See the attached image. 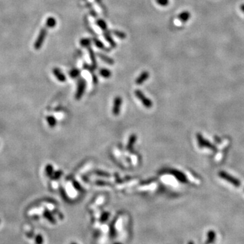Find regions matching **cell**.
<instances>
[{
    "instance_id": "obj_8",
    "label": "cell",
    "mask_w": 244,
    "mask_h": 244,
    "mask_svg": "<svg viewBox=\"0 0 244 244\" xmlns=\"http://www.w3.org/2000/svg\"><path fill=\"white\" fill-rule=\"evenodd\" d=\"M149 77V73L148 71H143L141 74H140L136 80V83L137 85H141L146 80H147Z\"/></svg>"
},
{
    "instance_id": "obj_11",
    "label": "cell",
    "mask_w": 244,
    "mask_h": 244,
    "mask_svg": "<svg viewBox=\"0 0 244 244\" xmlns=\"http://www.w3.org/2000/svg\"><path fill=\"white\" fill-rule=\"evenodd\" d=\"M98 56L99 58H101L102 60L104 61V62L106 63H107V64H113L115 63V61H114L113 59L110 58L109 56H107V55L102 54V53H98Z\"/></svg>"
},
{
    "instance_id": "obj_18",
    "label": "cell",
    "mask_w": 244,
    "mask_h": 244,
    "mask_svg": "<svg viewBox=\"0 0 244 244\" xmlns=\"http://www.w3.org/2000/svg\"><path fill=\"white\" fill-rule=\"evenodd\" d=\"M46 120H47V122H48V123L49 124V125H50V127L52 128V127H54V126L56 125V119H55V118L54 117H52V116H48V117H47Z\"/></svg>"
},
{
    "instance_id": "obj_12",
    "label": "cell",
    "mask_w": 244,
    "mask_h": 244,
    "mask_svg": "<svg viewBox=\"0 0 244 244\" xmlns=\"http://www.w3.org/2000/svg\"><path fill=\"white\" fill-rule=\"evenodd\" d=\"M104 36H105V40L109 42L110 46H111V47H113V48L116 47V43L115 41L113 40V39L111 37V36L110 35L109 33L108 32V31H104Z\"/></svg>"
},
{
    "instance_id": "obj_24",
    "label": "cell",
    "mask_w": 244,
    "mask_h": 244,
    "mask_svg": "<svg viewBox=\"0 0 244 244\" xmlns=\"http://www.w3.org/2000/svg\"><path fill=\"white\" fill-rule=\"evenodd\" d=\"M156 1L161 6H166L169 3V0H156Z\"/></svg>"
},
{
    "instance_id": "obj_5",
    "label": "cell",
    "mask_w": 244,
    "mask_h": 244,
    "mask_svg": "<svg viewBox=\"0 0 244 244\" xmlns=\"http://www.w3.org/2000/svg\"><path fill=\"white\" fill-rule=\"evenodd\" d=\"M135 95L138 97V98L140 100V101L142 103V105H143L145 107L150 108L152 107V102L150 101L149 99L147 98L143 93L140 90H136L135 91Z\"/></svg>"
},
{
    "instance_id": "obj_7",
    "label": "cell",
    "mask_w": 244,
    "mask_h": 244,
    "mask_svg": "<svg viewBox=\"0 0 244 244\" xmlns=\"http://www.w3.org/2000/svg\"><path fill=\"white\" fill-rule=\"evenodd\" d=\"M52 73L54 76L56 77V78L60 82H64V81H66V77L64 76V75L63 74L60 69L55 67L52 69Z\"/></svg>"
},
{
    "instance_id": "obj_28",
    "label": "cell",
    "mask_w": 244,
    "mask_h": 244,
    "mask_svg": "<svg viewBox=\"0 0 244 244\" xmlns=\"http://www.w3.org/2000/svg\"><path fill=\"white\" fill-rule=\"evenodd\" d=\"M114 244H121V243H114Z\"/></svg>"
},
{
    "instance_id": "obj_27",
    "label": "cell",
    "mask_w": 244,
    "mask_h": 244,
    "mask_svg": "<svg viewBox=\"0 0 244 244\" xmlns=\"http://www.w3.org/2000/svg\"><path fill=\"white\" fill-rule=\"evenodd\" d=\"M70 244H77V243H75V242H72V243H71Z\"/></svg>"
},
{
    "instance_id": "obj_3",
    "label": "cell",
    "mask_w": 244,
    "mask_h": 244,
    "mask_svg": "<svg viewBox=\"0 0 244 244\" xmlns=\"http://www.w3.org/2000/svg\"><path fill=\"white\" fill-rule=\"evenodd\" d=\"M197 138L199 147L207 148L214 150V151H217V148L216 147L215 145H214L212 143H211L209 140L205 139L201 134H197Z\"/></svg>"
},
{
    "instance_id": "obj_4",
    "label": "cell",
    "mask_w": 244,
    "mask_h": 244,
    "mask_svg": "<svg viewBox=\"0 0 244 244\" xmlns=\"http://www.w3.org/2000/svg\"><path fill=\"white\" fill-rule=\"evenodd\" d=\"M85 86H86V82H85L84 79H79L78 81V84H77V89L76 92V94H75V98L77 100L81 98V97L82 96L85 92Z\"/></svg>"
},
{
    "instance_id": "obj_26",
    "label": "cell",
    "mask_w": 244,
    "mask_h": 244,
    "mask_svg": "<svg viewBox=\"0 0 244 244\" xmlns=\"http://www.w3.org/2000/svg\"><path fill=\"white\" fill-rule=\"evenodd\" d=\"M188 244H195V243H194V242H193V241H189Z\"/></svg>"
},
{
    "instance_id": "obj_6",
    "label": "cell",
    "mask_w": 244,
    "mask_h": 244,
    "mask_svg": "<svg viewBox=\"0 0 244 244\" xmlns=\"http://www.w3.org/2000/svg\"><path fill=\"white\" fill-rule=\"evenodd\" d=\"M122 103L121 98L119 96H117L114 100L113 106V113L114 115H119L120 109H121V106Z\"/></svg>"
},
{
    "instance_id": "obj_17",
    "label": "cell",
    "mask_w": 244,
    "mask_h": 244,
    "mask_svg": "<svg viewBox=\"0 0 244 244\" xmlns=\"http://www.w3.org/2000/svg\"><path fill=\"white\" fill-rule=\"evenodd\" d=\"M112 32H113V33L115 35L116 37H117L118 38L121 39V40H124V39H125L126 37V35L125 33L120 31L113 30V31H112Z\"/></svg>"
},
{
    "instance_id": "obj_23",
    "label": "cell",
    "mask_w": 244,
    "mask_h": 244,
    "mask_svg": "<svg viewBox=\"0 0 244 244\" xmlns=\"http://www.w3.org/2000/svg\"><path fill=\"white\" fill-rule=\"evenodd\" d=\"M44 215H45V216H46V218L48 219V220H50L51 222V223H55V220H54V218H53L52 216V215L50 214V213L49 212V211H45Z\"/></svg>"
},
{
    "instance_id": "obj_21",
    "label": "cell",
    "mask_w": 244,
    "mask_h": 244,
    "mask_svg": "<svg viewBox=\"0 0 244 244\" xmlns=\"http://www.w3.org/2000/svg\"><path fill=\"white\" fill-rule=\"evenodd\" d=\"M79 73H80V71L78 69H73V70L69 72V75L72 78H75V77H77L79 75Z\"/></svg>"
},
{
    "instance_id": "obj_19",
    "label": "cell",
    "mask_w": 244,
    "mask_h": 244,
    "mask_svg": "<svg viewBox=\"0 0 244 244\" xmlns=\"http://www.w3.org/2000/svg\"><path fill=\"white\" fill-rule=\"evenodd\" d=\"M91 44V40L88 38H83L80 40V45L83 47H88Z\"/></svg>"
},
{
    "instance_id": "obj_20",
    "label": "cell",
    "mask_w": 244,
    "mask_h": 244,
    "mask_svg": "<svg viewBox=\"0 0 244 244\" xmlns=\"http://www.w3.org/2000/svg\"><path fill=\"white\" fill-rule=\"evenodd\" d=\"M178 18H180V19L181 20H182V21L185 22V21H186V20L189 19V14L187 12H182V13H181L180 14V15L178 16Z\"/></svg>"
},
{
    "instance_id": "obj_13",
    "label": "cell",
    "mask_w": 244,
    "mask_h": 244,
    "mask_svg": "<svg viewBox=\"0 0 244 244\" xmlns=\"http://www.w3.org/2000/svg\"><path fill=\"white\" fill-rule=\"evenodd\" d=\"M88 52H89V57H90V60H91V62H92V67L94 69H96V68L97 64H96V57H95L94 52L92 49H91L90 48H88Z\"/></svg>"
},
{
    "instance_id": "obj_9",
    "label": "cell",
    "mask_w": 244,
    "mask_h": 244,
    "mask_svg": "<svg viewBox=\"0 0 244 244\" xmlns=\"http://www.w3.org/2000/svg\"><path fill=\"white\" fill-rule=\"evenodd\" d=\"M171 173L172 175L176 177L178 180H180L182 182H187V178L184 174H183L182 172L180 171H178L176 170H171Z\"/></svg>"
},
{
    "instance_id": "obj_10",
    "label": "cell",
    "mask_w": 244,
    "mask_h": 244,
    "mask_svg": "<svg viewBox=\"0 0 244 244\" xmlns=\"http://www.w3.org/2000/svg\"><path fill=\"white\" fill-rule=\"evenodd\" d=\"M216 238V232L213 230H209L207 232V241L206 244H211L213 243L215 241Z\"/></svg>"
},
{
    "instance_id": "obj_16",
    "label": "cell",
    "mask_w": 244,
    "mask_h": 244,
    "mask_svg": "<svg viewBox=\"0 0 244 244\" xmlns=\"http://www.w3.org/2000/svg\"><path fill=\"white\" fill-rule=\"evenodd\" d=\"M96 24H97V25L103 31H107V24H106L105 20H103L102 19L98 20L96 21Z\"/></svg>"
},
{
    "instance_id": "obj_1",
    "label": "cell",
    "mask_w": 244,
    "mask_h": 244,
    "mask_svg": "<svg viewBox=\"0 0 244 244\" xmlns=\"http://www.w3.org/2000/svg\"><path fill=\"white\" fill-rule=\"evenodd\" d=\"M56 24V20L54 17H49L47 18L46 24L44 27L41 29L40 33H39L37 37L35 42L34 44V48L36 50H40L43 44L46 40L47 34H48V30L49 28H54Z\"/></svg>"
},
{
    "instance_id": "obj_2",
    "label": "cell",
    "mask_w": 244,
    "mask_h": 244,
    "mask_svg": "<svg viewBox=\"0 0 244 244\" xmlns=\"http://www.w3.org/2000/svg\"><path fill=\"white\" fill-rule=\"evenodd\" d=\"M218 175L221 178H223L225 180L231 183L233 186L236 187H239L240 186V185H241V182H240L239 180H238L237 178H236L233 176H231V175H230L229 173L226 172L225 171H220V172H219Z\"/></svg>"
},
{
    "instance_id": "obj_14",
    "label": "cell",
    "mask_w": 244,
    "mask_h": 244,
    "mask_svg": "<svg viewBox=\"0 0 244 244\" xmlns=\"http://www.w3.org/2000/svg\"><path fill=\"white\" fill-rule=\"evenodd\" d=\"M93 42L94 43V44L96 45V46L98 47V48L101 49V50H104L105 51H109V50H108V49L106 48L105 45L103 44V42H101V40H99L98 39H96V38H93Z\"/></svg>"
},
{
    "instance_id": "obj_15",
    "label": "cell",
    "mask_w": 244,
    "mask_h": 244,
    "mask_svg": "<svg viewBox=\"0 0 244 244\" xmlns=\"http://www.w3.org/2000/svg\"><path fill=\"white\" fill-rule=\"evenodd\" d=\"M99 73H100V75H101L102 77H105V78H109V77L111 76V71L107 69H105V68L101 69V70H100Z\"/></svg>"
},
{
    "instance_id": "obj_22",
    "label": "cell",
    "mask_w": 244,
    "mask_h": 244,
    "mask_svg": "<svg viewBox=\"0 0 244 244\" xmlns=\"http://www.w3.org/2000/svg\"><path fill=\"white\" fill-rule=\"evenodd\" d=\"M46 174L48 175V176H52V173H53V167L51 166V165H48V166H46Z\"/></svg>"
},
{
    "instance_id": "obj_25",
    "label": "cell",
    "mask_w": 244,
    "mask_h": 244,
    "mask_svg": "<svg viewBox=\"0 0 244 244\" xmlns=\"http://www.w3.org/2000/svg\"><path fill=\"white\" fill-rule=\"evenodd\" d=\"M37 243H39V244L42 243V241H43V239H42V237H41V236H38L37 239Z\"/></svg>"
}]
</instances>
